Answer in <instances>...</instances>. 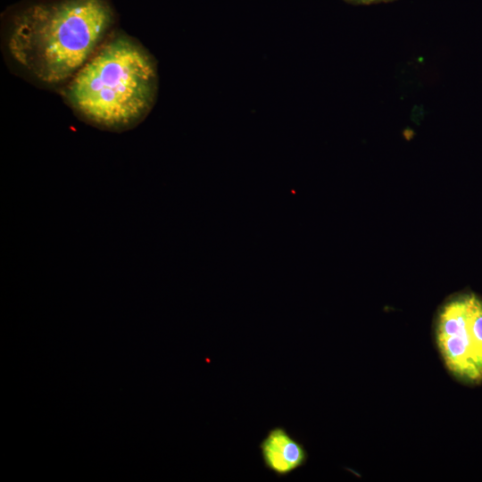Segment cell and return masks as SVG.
Returning a JSON list of instances; mask_svg holds the SVG:
<instances>
[{"mask_svg": "<svg viewBox=\"0 0 482 482\" xmlns=\"http://www.w3.org/2000/svg\"><path fill=\"white\" fill-rule=\"evenodd\" d=\"M107 0H54L13 14L5 35L12 62L48 87L65 86L112 33Z\"/></svg>", "mask_w": 482, "mask_h": 482, "instance_id": "obj_1", "label": "cell"}, {"mask_svg": "<svg viewBox=\"0 0 482 482\" xmlns=\"http://www.w3.org/2000/svg\"><path fill=\"white\" fill-rule=\"evenodd\" d=\"M157 90V68L152 55L131 37L112 33L64 86L63 96L84 120L121 131L146 117Z\"/></svg>", "mask_w": 482, "mask_h": 482, "instance_id": "obj_2", "label": "cell"}, {"mask_svg": "<svg viewBox=\"0 0 482 482\" xmlns=\"http://www.w3.org/2000/svg\"><path fill=\"white\" fill-rule=\"evenodd\" d=\"M436 342L449 372L461 382L482 381V299L472 293L450 297L436 320Z\"/></svg>", "mask_w": 482, "mask_h": 482, "instance_id": "obj_3", "label": "cell"}, {"mask_svg": "<svg viewBox=\"0 0 482 482\" xmlns=\"http://www.w3.org/2000/svg\"><path fill=\"white\" fill-rule=\"evenodd\" d=\"M264 467L278 478H285L305 465L308 453L284 427L270 428L259 444Z\"/></svg>", "mask_w": 482, "mask_h": 482, "instance_id": "obj_4", "label": "cell"}, {"mask_svg": "<svg viewBox=\"0 0 482 482\" xmlns=\"http://www.w3.org/2000/svg\"><path fill=\"white\" fill-rule=\"evenodd\" d=\"M345 1L352 4H376V3L386 2V1H391V0H345Z\"/></svg>", "mask_w": 482, "mask_h": 482, "instance_id": "obj_5", "label": "cell"}]
</instances>
